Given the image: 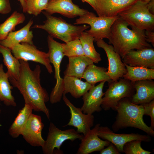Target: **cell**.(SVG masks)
<instances>
[{
	"label": "cell",
	"instance_id": "13",
	"mask_svg": "<svg viewBox=\"0 0 154 154\" xmlns=\"http://www.w3.org/2000/svg\"><path fill=\"white\" fill-rule=\"evenodd\" d=\"M100 138L108 140L113 144L120 152H123V148L125 143L134 140L149 142L151 141L150 135L138 133L117 134L107 126H100L98 132Z\"/></svg>",
	"mask_w": 154,
	"mask_h": 154
},
{
	"label": "cell",
	"instance_id": "6",
	"mask_svg": "<svg viewBox=\"0 0 154 154\" xmlns=\"http://www.w3.org/2000/svg\"><path fill=\"white\" fill-rule=\"evenodd\" d=\"M83 137L74 129L62 130L50 122L46 139L42 147L43 152L44 154H63L60 147L64 142L67 140L72 142L81 140Z\"/></svg>",
	"mask_w": 154,
	"mask_h": 154
},
{
	"label": "cell",
	"instance_id": "19",
	"mask_svg": "<svg viewBox=\"0 0 154 154\" xmlns=\"http://www.w3.org/2000/svg\"><path fill=\"white\" fill-rule=\"evenodd\" d=\"M122 59L124 63L131 66L154 69V49L151 47L131 50Z\"/></svg>",
	"mask_w": 154,
	"mask_h": 154
},
{
	"label": "cell",
	"instance_id": "2",
	"mask_svg": "<svg viewBox=\"0 0 154 154\" xmlns=\"http://www.w3.org/2000/svg\"><path fill=\"white\" fill-rule=\"evenodd\" d=\"M128 24L119 17L112 26L108 39L115 51L123 58L129 51L151 47L145 40V31L128 27Z\"/></svg>",
	"mask_w": 154,
	"mask_h": 154
},
{
	"label": "cell",
	"instance_id": "36",
	"mask_svg": "<svg viewBox=\"0 0 154 154\" xmlns=\"http://www.w3.org/2000/svg\"><path fill=\"white\" fill-rule=\"evenodd\" d=\"M108 147L104 148L100 151V154H120V152L114 145L110 142Z\"/></svg>",
	"mask_w": 154,
	"mask_h": 154
},
{
	"label": "cell",
	"instance_id": "39",
	"mask_svg": "<svg viewBox=\"0 0 154 154\" xmlns=\"http://www.w3.org/2000/svg\"><path fill=\"white\" fill-rule=\"evenodd\" d=\"M83 2H86L89 4L95 11L96 8V0H81Z\"/></svg>",
	"mask_w": 154,
	"mask_h": 154
},
{
	"label": "cell",
	"instance_id": "24",
	"mask_svg": "<svg viewBox=\"0 0 154 154\" xmlns=\"http://www.w3.org/2000/svg\"><path fill=\"white\" fill-rule=\"evenodd\" d=\"M0 53L3 58L4 65L7 69L9 81L12 84L19 78L21 67L19 60L12 54L11 50L0 44Z\"/></svg>",
	"mask_w": 154,
	"mask_h": 154
},
{
	"label": "cell",
	"instance_id": "7",
	"mask_svg": "<svg viewBox=\"0 0 154 154\" xmlns=\"http://www.w3.org/2000/svg\"><path fill=\"white\" fill-rule=\"evenodd\" d=\"M133 83L120 78L116 81L108 83V88L104 93L101 107L105 111L110 109L115 110L119 102L123 98H131L135 94Z\"/></svg>",
	"mask_w": 154,
	"mask_h": 154
},
{
	"label": "cell",
	"instance_id": "22",
	"mask_svg": "<svg viewBox=\"0 0 154 154\" xmlns=\"http://www.w3.org/2000/svg\"><path fill=\"white\" fill-rule=\"evenodd\" d=\"M94 86L80 78L65 76L62 83L63 94L70 93L76 99L83 96Z\"/></svg>",
	"mask_w": 154,
	"mask_h": 154
},
{
	"label": "cell",
	"instance_id": "17",
	"mask_svg": "<svg viewBox=\"0 0 154 154\" xmlns=\"http://www.w3.org/2000/svg\"><path fill=\"white\" fill-rule=\"evenodd\" d=\"M100 124H97L84 135L77 151V154H88L95 151H100L108 146L110 142L101 139L98 135Z\"/></svg>",
	"mask_w": 154,
	"mask_h": 154
},
{
	"label": "cell",
	"instance_id": "14",
	"mask_svg": "<svg viewBox=\"0 0 154 154\" xmlns=\"http://www.w3.org/2000/svg\"><path fill=\"white\" fill-rule=\"evenodd\" d=\"M44 127L40 116L32 113L27 120L21 135L30 145L42 147L45 141L42 135Z\"/></svg>",
	"mask_w": 154,
	"mask_h": 154
},
{
	"label": "cell",
	"instance_id": "29",
	"mask_svg": "<svg viewBox=\"0 0 154 154\" xmlns=\"http://www.w3.org/2000/svg\"><path fill=\"white\" fill-rule=\"evenodd\" d=\"M25 20V17L23 13L14 11L0 25V41L4 39L10 33L14 31L16 26L23 23Z\"/></svg>",
	"mask_w": 154,
	"mask_h": 154
},
{
	"label": "cell",
	"instance_id": "5",
	"mask_svg": "<svg viewBox=\"0 0 154 154\" xmlns=\"http://www.w3.org/2000/svg\"><path fill=\"white\" fill-rule=\"evenodd\" d=\"M147 4L137 0L118 16L131 28L143 31L154 30V15L149 11Z\"/></svg>",
	"mask_w": 154,
	"mask_h": 154
},
{
	"label": "cell",
	"instance_id": "26",
	"mask_svg": "<svg viewBox=\"0 0 154 154\" xmlns=\"http://www.w3.org/2000/svg\"><path fill=\"white\" fill-rule=\"evenodd\" d=\"M82 78L93 85L103 81L110 83L112 81L108 73V69L97 66L94 64L88 66L85 70Z\"/></svg>",
	"mask_w": 154,
	"mask_h": 154
},
{
	"label": "cell",
	"instance_id": "16",
	"mask_svg": "<svg viewBox=\"0 0 154 154\" xmlns=\"http://www.w3.org/2000/svg\"><path fill=\"white\" fill-rule=\"evenodd\" d=\"M137 1L96 0L95 11L99 17H116L129 7Z\"/></svg>",
	"mask_w": 154,
	"mask_h": 154
},
{
	"label": "cell",
	"instance_id": "1",
	"mask_svg": "<svg viewBox=\"0 0 154 154\" xmlns=\"http://www.w3.org/2000/svg\"><path fill=\"white\" fill-rule=\"evenodd\" d=\"M19 60L21 63L19 78L12 84L19 90L25 104L30 105L35 111L43 112L50 119V112L46 105L49 96L41 85L40 66L37 65L32 70L27 61Z\"/></svg>",
	"mask_w": 154,
	"mask_h": 154
},
{
	"label": "cell",
	"instance_id": "4",
	"mask_svg": "<svg viewBox=\"0 0 154 154\" xmlns=\"http://www.w3.org/2000/svg\"><path fill=\"white\" fill-rule=\"evenodd\" d=\"M46 17L43 25H36L33 28L44 30L49 35L66 43L79 38L82 33L90 26L84 25L76 26L67 22L60 17H56L42 12Z\"/></svg>",
	"mask_w": 154,
	"mask_h": 154
},
{
	"label": "cell",
	"instance_id": "33",
	"mask_svg": "<svg viewBox=\"0 0 154 154\" xmlns=\"http://www.w3.org/2000/svg\"><path fill=\"white\" fill-rule=\"evenodd\" d=\"M142 141L134 140L127 142L124 145L123 152L125 154H150L151 152L143 149L141 147Z\"/></svg>",
	"mask_w": 154,
	"mask_h": 154
},
{
	"label": "cell",
	"instance_id": "21",
	"mask_svg": "<svg viewBox=\"0 0 154 154\" xmlns=\"http://www.w3.org/2000/svg\"><path fill=\"white\" fill-rule=\"evenodd\" d=\"M133 84L136 92L131 98L132 103L140 104L149 103L154 100V82L152 80L137 81Z\"/></svg>",
	"mask_w": 154,
	"mask_h": 154
},
{
	"label": "cell",
	"instance_id": "31",
	"mask_svg": "<svg viewBox=\"0 0 154 154\" xmlns=\"http://www.w3.org/2000/svg\"><path fill=\"white\" fill-rule=\"evenodd\" d=\"M64 56L68 58L76 56H85L82 46L79 38L62 43Z\"/></svg>",
	"mask_w": 154,
	"mask_h": 154
},
{
	"label": "cell",
	"instance_id": "32",
	"mask_svg": "<svg viewBox=\"0 0 154 154\" xmlns=\"http://www.w3.org/2000/svg\"><path fill=\"white\" fill-rule=\"evenodd\" d=\"M49 0H26V13L37 16L46 9Z\"/></svg>",
	"mask_w": 154,
	"mask_h": 154
},
{
	"label": "cell",
	"instance_id": "43",
	"mask_svg": "<svg viewBox=\"0 0 154 154\" xmlns=\"http://www.w3.org/2000/svg\"><path fill=\"white\" fill-rule=\"evenodd\" d=\"M51 0H49V1H51Z\"/></svg>",
	"mask_w": 154,
	"mask_h": 154
},
{
	"label": "cell",
	"instance_id": "27",
	"mask_svg": "<svg viewBox=\"0 0 154 154\" xmlns=\"http://www.w3.org/2000/svg\"><path fill=\"white\" fill-rule=\"evenodd\" d=\"M2 64H0V100L6 106L15 107L16 103L12 94L13 87L9 82L7 72H5Z\"/></svg>",
	"mask_w": 154,
	"mask_h": 154
},
{
	"label": "cell",
	"instance_id": "20",
	"mask_svg": "<svg viewBox=\"0 0 154 154\" xmlns=\"http://www.w3.org/2000/svg\"><path fill=\"white\" fill-rule=\"evenodd\" d=\"M33 23L30 20L28 23L20 30L10 33L7 37L0 41V44L11 50L15 45L22 42L33 44V36L30 28Z\"/></svg>",
	"mask_w": 154,
	"mask_h": 154
},
{
	"label": "cell",
	"instance_id": "30",
	"mask_svg": "<svg viewBox=\"0 0 154 154\" xmlns=\"http://www.w3.org/2000/svg\"><path fill=\"white\" fill-rule=\"evenodd\" d=\"M79 39L82 46L85 56L90 58L95 63H98L101 60L100 54L95 48L94 45V37L85 31L83 32Z\"/></svg>",
	"mask_w": 154,
	"mask_h": 154
},
{
	"label": "cell",
	"instance_id": "10",
	"mask_svg": "<svg viewBox=\"0 0 154 154\" xmlns=\"http://www.w3.org/2000/svg\"><path fill=\"white\" fill-rule=\"evenodd\" d=\"M11 50L14 56L17 59L39 63L45 66L49 74L53 72L48 52L39 50L33 44L21 43L14 46Z\"/></svg>",
	"mask_w": 154,
	"mask_h": 154
},
{
	"label": "cell",
	"instance_id": "23",
	"mask_svg": "<svg viewBox=\"0 0 154 154\" xmlns=\"http://www.w3.org/2000/svg\"><path fill=\"white\" fill-rule=\"evenodd\" d=\"M68 59L69 63L64 72V76L80 79L82 78L87 67L94 63L90 58L85 56L71 57Z\"/></svg>",
	"mask_w": 154,
	"mask_h": 154
},
{
	"label": "cell",
	"instance_id": "25",
	"mask_svg": "<svg viewBox=\"0 0 154 154\" xmlns=\"http://www.w3.org/2000/svg\"><path fill=\"white\" fill-rule=\"evenodd\" d=\"M33 109L29 105L25 104L21 109L10 126L9 132L13 138H16L21 135L27 120L32 113Z\"/></svg>",
	"mask_w": 154,
	"mask_h": 154
},
{
	"label": "cell",
	"instance_id": "9",
	"mask_svg": "<svg viewBox=\"0 0 154 154\" xmlns=\"http://www.w3.org/2000/svg\"><path fill=\"white\" fill-rule=\"evenodd\" d=\"M119 18L118 16L113 17H97L94 13L90 12L87 15L80 17L74 24L89 25L90 28L85 31L93 36L94 41L96 42L100 39L108 38L112 26Z\"/></svg>",
	"mask_w": 154,
	"mask_h": 154
},
{
	"label": "cell",
	"instance_id": "12",
	"mask_svg": "<svg viewBox=\"0 0 154 154\" xmlns=\"http://www.w3.org/2000/svg\"><path fill=\"white\" fill-rule=\"evenodd\" d=\"M98 47L103 48L107 55L108 62V73L112 81H116L123 77L127 70L121 57L115 51L112 45L108 44L103 39L96 42Z\"/></svg>",
	"mask_w": 154,
	"mask_h": 154
},
{
	"label": "cell",
	"instance_id": "8",
	"mask_svg": "<svg viewBox=\"0 0 154 154\" xmlns=\"http://www.w3.org/2000/svg\"><path fill=\"white\" fill-rule=\"evenodd\" d=\"M49 58L54 68V78L56 82L49 96L50 102L52 104L60 102L62 97L63 92L62 89L63 78L60 75V64L64 56L63 53L62 43L59 42L49 35L47 37Z\"/></svg>",
	"mask_w": 154,
	"mask_h": 154
},
{
	"label": "cell",
	"instance_id": "35",
	"mask_svg": "<svg viewBox=\"0 0 154 154\" xmlns=\"http://www.w3.org/2000/svg\"><path fill=\"white\" fill-rule=\"evenodd\" d=\"M11 8L9 0H0V13L3 14L9 13Z\"/></svg>",
	"mask_w": 154,
	"mask_h": 154
},
{
	"label": "cell",
	"instance_id": "15",
	"mask_svg": "<svg viewBox=\"0 0 154 154\" xmlns=\"http://www.w3.org/2000/svg\"><path fill=\"white\" fill-rule=\"evenodd\" d=\"M45 12L50 15L58 13L69 18L82 16L90 12L80 8L72 0H52L49 1Z\"/></svg>",
	"mask_w": 154,
	"mask_h": 154
},
{
	"label": "cell",
	"instance_id": "40",
	"mask_svg": "<svg viewBox=\"0 0 154 154\" xmlns=\"http://www.w3.org/2000/svg\"><path fill=\"white\" fill-rule=\"evenodd\" d=\"M20 2L23 11L26 13V0H18Z\"/></svg>",
	"mask_w": 154,
	"mask_h": 154
},
{
	"label": "cell",
	"instance_id": "42",
	"mask_svg": "<svg viewBox=\"0 0 154 154\" xmlns=\"http://www.w3.org/2000/svg\"><path fill=\"white\" fill-rule=\"evenodd\" d=\"M1 110H0V114L1 113Z\"/></svg>",
	"mask_w": 154,
	"mask_h": 154
},
{
	"label": "cell",
	"instance_id": "3",
	"mask_svg": "<svg viewBox=\"0 0 154 154\" xmlns=\"http://www.w3.org/2000/svg\"><path fill=\"white\" fill-rule=\"evenodd\" d=\"M131 98H125L118 102L116 108L117 112L116 120L112 126L113 131L117 132L127 127L138 128L153 136L154 131L144 122V108L142 104L132 103Z\"/></svg>",
	"mask_w": 154,
	"mask_h": 154
},
{
	"label": "cell",
	"instance_id": "11",
	"mask_svg": "<svg viewBox=\"0 0 154 154\" xmlns=\"http://www.w3.org/2000/svg\"><path fill=\"white\" fill-rule=\"evenodd\" d=\"M63 100L70 109V118L68 123L64 126H70L77 129L79 133L85 135L94 125V116L92 114H84L81 108L75 106L68 99L66 94L62 96Z\"/></svg>",
	"mask_w": 154,
	"mask_h": 154
},
{
	"label": "cell",
	"instance_id": "28",
	"mask_svg": "<svg viewBox=\"0 0 154 154\" xmlns=\"http://www.w3.org/2000/svg\"><path fill=\"white\" fill-rule=\"evenodd\" d=\"M127 72L123 78L133 83L137 81L154 79V69L141 66H133L124 63Z\"/></svg>",
	"mask_w": 154,
	"mask_h": 154
},
{
	"label": "cell",
	"instance_id": "34",
	"mask_svg": "<svg viewBox=\"0 0 154 154\" xmlns=\"http://www.w3.org/2000/svg\"><path fill=\"white\" fill-rule=\"evenodd\" d=\"M144 111V115L150 116L151 119V128L154 129V100L149 103L142 104Z\"/></svg>",
	"mask_w": 154,
	"mask_h": 154
},
{
	"label": "cell",
	"instance_id": "37",
	"mask_svg": "<svg viewBox=\"0 0 154 154\" xmlns=\"http://www.w3.org/2000/svg\"><path fill=\"white\" fill-rule=\"evenodd\" d=\"M145 38L146 41L148 43H151L154 46V31L147 30L145 31Z\"/></svg>",
	"mask_w": 154,
	"mask_h": 154
},
{
	"label": "cell",
	"instance_id": "38",
	"mask_svg": "<svg viewBox=\"0 0 154 154\" xmlns=\"http://www.w3.org/2000/svg\"><path fill=\"white\" fill-rule=\"evenodd\" d=\"M147 5L149 12L154 15V0H152L147 3Z\"/></svg>",
	"mask_w": 154,
	"mask_h": 154
},
{
	"label": "cell",
	"instance_id": "18",
	"mask_svg": "<svg viewBox=\"0 0 154 154\" xmlns=\"http://www.w3.org/2000/svg\"><path fill=\"white\" fill-rule=\"evenodd\" d=\"M106 82L102 81L98 85L93 86L82 96L83 104L81 108L84 113L92 114L101 111V105L104 94L103 88Z\"/></svg>",
	"mask_w": 154,
	"mask_h": 154
},
{
	"label": "cell",
	"instance_id": "41",
	"mask_svg": "<svg viewBox=\"0 0 154 154\" xmlns=\"http://www.w3.org/2000/svg\"><path fill=\"white\" fill-rule=\"evenodd\" d=\"M139 1H142L143 2H144L147 3H148L150 1H151L152 0H137Z\"/></svg>",
	"mask_w": 154,
	"mask_h": 154
}]
</instances>
